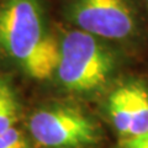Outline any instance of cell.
<instances>
[{"label":"cell","instance_id":"obj_1","mask_svg":"<svg viewBox=\"0 0 148 148\" xmlns=\"http://www.w3.org/2000/svg\"><path fill=\"white\" fill-rule=\"evenodd\" d=\"M0 56L31 79H53L59 38L48 0H0Z\"/></svg>","mask_w":148,"mask_h":148},{"label":"cell","instance_id":"obj_2","mask_svg":"<svg viewBox=\"0 0 148 148\" xmlns=\"http://www.w3.org/2000/svg\"><path fill=\"white\" fill-rule=\"evenodd\" d=\"M59 59L53 78L64 91L91 96L114 85L122 64L120 46L67 26L58 30Z\"/></svg>","mask_w":148,"mask_h":148},{"label":"cell","instance_id":"obj_3","mask_svg":"<svg viewBox=\"0 0 148 148\" xmlns=\"http://www.w3.org/2000/svg\"><path fill=\"white\" fill-rule=\"evenodd\" d=\"M64 24L120 47H135L148 35V14L140 0H57Z\"/></svg>","mask_w":148,"mask_h":148},{"label":"cell","instance_id":"obj_4","mask_svg":"<svg viewBox=\"0 0 148 148\" xmlns=\"http://www.w3.org/2000/svg\"><path fill=\"white\" fill-rule=\"evenodd\" d=\"M30 131L46 148H82L98 140V127L78 106L66 103L46 105L30 119Z\"/></svg>","mask_w":148,"mask_h":148},{"label":"cell","instance_id":"obj_5","mask_svg":"<svg viewBox=\"0 0 148 148\" xmlns=\"http://www.w3.org/2000/svg\"><path fill=\"white\" fill-rule=\"evenodd\" d=\"M105 109L122 138L148 132V84L140 78L114 83L108 91Z\"/></svg>","mask_w":148,"mask_h":148},{"label":"cell","instance_id":"obj_6","mask_svg":"<svg viewBox=\"0 0 148 148\" xmlns=\"http://www.w3.org/2000/svg\"><path fill=\"white\" fill-rule=\"evenodd\" d=\"M18 115V98L11 82L0 75V135L15 127Z\"/></svg>","mask_w":148,"mask_h":148},{"label":"cell","instance_id":"obj_7","mask_svg":"<svg viewBox=\"0 0 148 148\" xmlns=\"http://www.w3.org/2000/svg\"><path fill=\"white\" fill-rule=\"evenodd\" d=\"M0 148H29V145L20 130L11 127L0 135Z\"/></svg>","mask_w":148,"mask_h":148},{"label":"cell","instance_id":"obj_8","mask_svg":"<svg viewBox=\"0 0 148 148\" xmlns=\"http://www.w3.org/2000/svg\"><path fill=\"white\" fill-rule=\"evenodd\" d=\"M119 148H148V132L143 135L122 138Z\"/></svg>","mask_w":148,"mask_h":148},{"label":"cell","instance_id":"obj_9","mask_svg":"<svg viewBox=\"0 0 148 148\" xmlns=\"http://www.w3.org/2000/svg\"><path fill=\"white\" fill-rule=\"evenodd\" d=\"M140 1H141V4L143 5V8H145L146 12L148 14V0H140Z\"/></svg>","mask_w":148,"mask_h":148}]
</instances>
